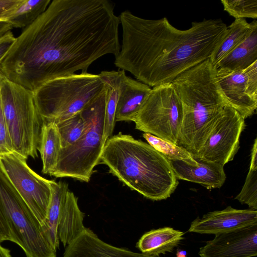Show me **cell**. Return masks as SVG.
Instances as JSON below:
<instances>
[{"mask_svg": "<svg viewBox=\"0 0 257 257\" xmlns=\"http://www.w3.org/2000/svg\"><path fill=\"white\" fill-rule=\"evenodd\" d=\"M107 0H53L17 37L0 63L2 75L34 91L54 78L87 72L120 46L119 16Z\"/></svg>", "mask_w": 257, "mask_h": 257, "instance_id": "1", "label": "cell"}, {"mask_svg": "<svg viewBox=\"0 0 257 257\" xmlns=\"http://www.w3.org/2000/svg\"><path fill=\"white\" fill-rule=\"evenodd\" d=\"M122 44L114 65L150 87L172 82L210 58L226 34L221 19L194 22L185 30L166 18L145 19L126 10L119 16Z\"/></svg>", "mask_w": 257, "mask_h": 257, "instance_id": "2", "label": "cell"}, {"mask_svg": "<svg viewBox=\"0 0 257 257\" xmlns=\"http://www.w3.org/2000/svg\"><path fill=\"white\" fill-rule=\"evenodd\" d=\"M100 163L125 185L154 201L170 197L178 185L164 155L148 143L121 132L107 139Z\"/></svg>", "mask_w": 257, "mask_h": 257, "instance_id": "3", "label": "cell"}, {"mask_svg": "<svg viewBox=\"0 0 257 257\" xmlns=\"http://www.w3.org/2000/svg\"><path fill=\"white\" fill-rule=\"evenodd\" d=\"M99 74H72L50 80L33 91L44 123H57L80 112L104 91Z\"/></svg>", "mask_w": 257, "mask_h": 257, "instance_id": "4", "label": "cell"}, {"mask_svg": "<svg viewBox=\"0 0 257 257\" xmlns=\"http://www.w3.org/2000/svg\"><path fill=\"white\" fill-rule=\"evenodd\" d=\"M105 93L81 111L86 127L74 144L62 148L57 166L50 175L56 178H71L88 182L94 168L100 163L105 144L104 124Z\"/></svg>", "mask_w": 257, "mask_h": 257, "instance_id": "5", "label": "cell"}, {"mask_svg": "<svg viewBox=\"0 0 257 257\" xmlns=\"http://www.w3.org/2000/svg\"><path fill=\"white\" fill-rule=\"evenodd\" d=\"M0 96L14 152L27 159L38 157L43 121L33 92L1 74Z\"/></svg>", "mask_w": 257, "mask_h": 257, "instance_id": "6", "label": "cell"}, {"mask_svg": "<svg viewBox=\"0 0 257 257\" xmlns=\"http://www.w3.org/2000/svg\"><path fill=\"white\" fill-rule=\"evenodd\" d=\"M0 211L26 257H56L41 225L0 168Z\"/></svg>", "mask_w": 257, "mask_h": 257, "instance_id": "7", "label": "cell"}, {"mask_svg": "<svg viewBox=\"0 0 257 257\" xmlns=\"http://www.w3.org/2000/svg\"><path fill=\"white\" fill-rule=\"evenodd\" d=\"M182 117L181 101L170 83L152 88L133 122L136 129L177 145Z\"/></svg>", "mask_w": 257, "mask_h": 257, "instance_id": "8", "label": "cell"}, {"mask_svg": "<svg viewBox=\"0 0 257 257\" xmlns=\"http://www.w3.org/2000/svg\"><path fill=\"white\" fill-rule=\"evenodd\" d=\"M51 197L43 231L49 242L57 250L61 242L65 247L86 228L84 214L78 198L68 189V184L51 180Z\"/></svg>", "mask_w": 257, "mask_h": 257, "instance_id": "9", "label": "cell"}, {"mask_svg": "<svg viewBox=\"0 0 257 257\" xmlns=\"http://www.w3.org/2000/svg\"><path fill=\"white\" fill-rule=\"evenodd\" d=\"M26 160L15 152L2 154L0 168L43 230L51 197V180L32 170Z\"/></svg>", "mask_w": 257, "mask_h": 257, "instance_id": "10", "label": "cell"}, {"mask_svg": "<svg viewBox=\"0 0 257 257\" xmlns=\"http://www.w3.org/2000/svg\"><path fill=\"white\" fill-rule=\"evenodd\" d=\"M245 126V119L233 108L226 105L194 158L224 166L237 153Z\"/></svg>", "mask_w": 257, "mask_h": 257, "instance_id": "11", "label": "cell"}, {"mask_svg": "<svg viewBox=\"0 0 257 257\" xmlns=\"http://www.w3.org/2000/svg\"><path fill=\"white\" fill-rule=\"evenodd\" d=\"M200 257H252L257 255V224L215 234L200 248Z\"/></svg>", "mask_w": 257, "mask_h": 257, "instance_id": "12", "label": "cell"}, {"mask_svg": "<svg viewBox=\"0 0 257 257\" xmlns=\"http://www.w3.org/2000/svg\"><path fill=\"white\" fill-rule=\"evenodd\" d=\"M257 224V211L238 209L230 206L221 210L209 212L191 223L188 231L200 234L225 232Z\"/></svg>", "mask_w": 257, "mask_h": 257, "instance_id": "13", "label": "cell"}, {"mask_svg": "<svg viewBox=\"0 0 257 257\" xmlns=\"http://www.w3.org/2000/svg\"><path fill=\"white\" fill-rule=\"evenodd\" d=\"M217 76L227 105L233 108L244 119L253 115L257 108V100L249 94L246 69L232 72H217Z\"/></svg>", "mask_w": 257, "mask_h": 257, "instance_id": "14", "label": "cell"}, {"mask_svg": "<svg viewBox=\"0 0 257 257\" xmlns=\"http://www.w3.org/2000/svg\"><path fill=\"white\" fill-rule=\"evenodd\" d=\"M63 257H160L138 253L109 244L85 228L65 249Z\"/></svg>", "mask_w": 257, "mask_h": 257, "instance_id": "15", "label": "cell"}, {"mask_svg": "<svg viewBox=\"0 0 257 257\" xmlns=\"http://www.w3.org/2000/svg\"><path fill=\"white\" fill-rule=\"evenodd\" d=\"M151 89L148 85L126 76L125 71L121 70L115 122L133 121Z\"/></svg>", "mask_w": 257, "mask_h": 257, "instance_id": "16", "label": "cell"}, {"mask_svg": "<svg viewBox=\"0 0 257 257\" xmlns=\"http://www.w3.org/2000/svg\"><path fill=\"white\" fill-rule=\"evenodd\" d=\"M195 166L182 161H170L177 179L199 184L207 189L219 188L224 183V166L213 162L194 158Z\"/></svg>", "mask_w": 257, "mask_h": 257, "instance_id": "17", "label": "cell"}, {"mask_svg": "<svg viewBox=\"0 0 257 257\" xmlns=\"http://www.w3.org/2000/svg\"><path fill=\"white\" fill-rule=\"evenodd\" d=\"M257 61V22L247 37L214 67L217 72L243 70Z\"/></svg>", "mask_w": 257, "mask_h": 257, "instance_id": "18", "label": "cell"}, {"mask_svg": "<svg viewBox=\"0 0 257 257\" xmlns=\"http://www.w3.org/2000/svg\"><path fill=\"white\" fill-rule=\"evenodd\" d=\"M184 232L170 227L153 229L140 238L136 246L142 253L154 255L172 252L184 239Z\"/></svg>", "mask_w": 257, "mask_h": 257, "instance_id": "19", "label": "cell"}, {"mask_svg": "<svg viewBox=\"0 0 257 257\" xmlns=\"http://www.w3.org/2000/svg\"><path fill=\"white\" fill-rule=\"evenodd\" d=\"M61 149V138L56 123H44L38 149L42 161L43 174L50 175L55 170Z\"/></svg>", "mask_w": 257, "mask_h": 257, "instance_id": "20", "label": "cell"}, {"mask_svg": "<svg viewBox=\"0 0 257 257\" xmlns=\"http://www.w3.org/2000/svg\"><path fill=\"white\" fill-rule=\"evenodd\" d=\"M121 70L103 71L99 74L105 93L104 140L112 136L115 124V112L118 101Z\"/></svg>", "mask_w": 257, "mask_h": 257, "instance_id": "21", "label": "cell"}, {"mask_svg": "<svg viewBox=\"0 0 257 257\" xmlns=\"http://www.w3.org/2000/svg\"><path fill=\"white\" fill-rule=\"evenodd\" d=\"M256 22L248 23L245 19H237L227 27L225 35L209 58L214 66L247 37Z\"/></svg>", "mask_w": 257, "mask_h": 257, "instance_id": "22", "label": "cell"}, {"mask_svg": "<svg viewBox=\"0 0 257 257\" xmlns=\"http://www.w3.org/2000/svg\"><path fill=\"white\" fill-rule=\"evenodd\" d=\"M50 3V0H23L6 21L12 28H26L46 11Z\"/></svg>", "mask_w": 257, "mask_h": 257, "instance_id": "23", "label": "cell"}, {"mask_svg": "<svg viewBox=\"0 0 257 257\" xmlns=\"http://www.w3.org/2000/svg\"><path fill=\"white\" fill-rule=\"evenodd\" d=\"M143 137L149 145L169 161H182L193 166L198 165L192 154L184 148L149 133H144Z\"/></svg>", "mask_w": 257, "mask_h": 257, "instance_id": "24", "label": "cell"}, {"mask_svg": "<svg viewBox=\"0 0 257 257\" xmlns=\"http://www.w3.org/2000/svg\"><path fill=\"white\" fill-rule=\"evenodd\" d=\"M56 124L60 136L62 148L77 142L83 135L86 127V122L81 111Z\"/></svg>", "mask_w": 257, "mask_h": 257, "instance_id": "25", "label": "cell"}, {"mask_svg": "<svg viewBox=\"0 0 257 257\" xmlns=\"http://www.w3.org/2000/svg\"><path fill=\"white\" fill-rule=\"evenodd\" d=\"M224 10L235 19L257 18V0H221Z\"/></svg>", "mask_w": 257, "mask_h": 257, "instance_id": "26", "label": "cell"}, {"mask_svg": "<svg viewBox=\"0 0 257 257\" xmlns=\"http://www.w3.org/2000/svg\"><path fill=\"white\" fill-rule=\"evenodd\" d=\"M235 199L247 205L250 209L256 210L257 169L249 168L242 188Z\"/></svg>", "mask_w": 257, "mask_h": 257, "instance_id": "27", "label": "cell"}, {"mask_svg": "<svg viewBox=\"0 0 257 257\" xmlns=\"http://www.w3.org/2000/svg\"><path fill=\"white\" fill-rule=\"evenodd\" d=\"M14 152L0 96V155Z\"/></svg>", "mask_w": 257, "mask_h": 257, "instance_id": "28", "label": "cell"}, {"mask_svg": "<svg viewBox=\"0 0 257 257\" xmlns=\"http://www.w3.org/2000/svg\"><path fill=\"white\" fill-rule=\"evenodd\" d=\"M23 0H0V21H6Z\"/></svg>", "mask_w": 257, "mask_h": 257, "instance_id": "29", "label": "cell"}, {"mask_svg": "<svg viewBox=\"0 0 257 257\" xmlns=\"http://www.w3.org/2000/svg\"><path fill=\"white\" fill-rule=\"evenodd\" d=\"M16 38L12 31L0 37V63L14 43Z\"/></svg>", "mask_w": 257, "mask_h": 257, "instance_id": "30", "label": "cell"}, {"mask_svg": "<svg viewBox=\"0 0 257 257\" xmlns=\"http://www.w3.org/2000/svg\"><path fill=\"white\" fill-rule=\"evenodd\" d=\"M5 241L14 242V239L8 224L0 211V243Z\"/></svg>", "mask_w": 257, "mask_h": 257, "instance_id": "31", "label": "cell"}, {"mask_svg": "<svg viewBox=\"0 0 257 257\" xmlns=\"http://www.w3.org/2000/svg\"><path fill=\"white\" fill-rule=\"evenodd\" d=\"M257 139H255L251 150L250 168L257 169Z\"/></svg>", "mask_w": 257, "mask_h": 257, "instance_id": "32", "label": "cell"}, {"mask_svg": "<svg viewBox=\"0 0 257 257\" xmlns=\"http://www.w3.org/2000/svg\"><path fill=\"white\" fill-rule=\"evenodd\" d=\"M13 28L5 21H0V37L11 31Z\"/></svg>", "mask_w": 257, "mask_h": 257, "instance_id": "33", "label": "cell"}, {"mask_svg": "<svg viewBox=\"0 0 257 257\" xmlns=\"http://www.w3.org/2000/svg\"><path fill=\"white\" fill-rule=\"evenodd\" d=\"M0 257H12L10 250L1 245L0 243Z\"/></svg>", "mask_w": 257, "mask_h": 257, "instance_id": "34", "label": "cell"}, {"mask_svg": "<svg viewBox=\"0 0 257 257\" xmlns=\"http://www.w3.org/2000/svg\"><path fill=\"white\" fill-rule=\"evenodd\" d=\"M176 256L177 257H186V252L184 250H178Z\"/></svg>", "mask_w": 257, "mask_h": 257, "instance_id": "35", "label": "cell"}, {"mask_svg": "<svg viewBox=\"0 0 257 257\" xmlns=\"http://www.w3.org/2000/svg\"><path fill=\"white\" fill-rule=\"evenodd\" d=\"M0 77H1V72H0Z\"/></svg>", "mask_w": 257, "mask_h": 257, "instance_id": "36", "label": "cell"}]
</instances>
